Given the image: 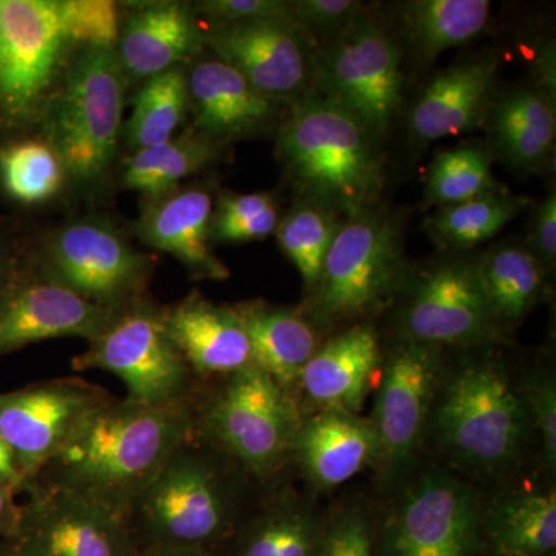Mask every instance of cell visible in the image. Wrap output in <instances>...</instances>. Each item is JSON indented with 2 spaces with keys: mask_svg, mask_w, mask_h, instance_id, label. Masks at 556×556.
<instances>
[{
  "mask_svg": "<svg viewBox=\"0 0 556 556\" xmlns=\"http://www.w3.org/2000/svg\"><path fill=\"white\" fill-rule=\"evenodd\" d=\"M496 72L495 58L485 56L438 73L409 109L413 142L430 146L438 139L482 129L496 97Z\"/></svg>",
  "mask_w": 556,
  "mask_h": 556,
  "instance_id": "cell-22",
  "label": "cell"
},
{
  "mask_svg": "<svg viewBox=\"0 0 556 556\" xmlns=\"http://www.w3.org/2000/svg\"><path fill=\"white\" fill-rule=\"evenodd\" d=\"M236 556H317L320 530L313 514L289 493H273L237 530Z\"/></svg>",
  "mask_w": 556,
  "mask_h": 556,
  "instance_id": "cell-30",
  "label": "cell"
},
{
  "mask_svg": "<svg viewBox=\"0 0 556 556\" xmlns=\"http://www.w3.org/2000/svg\"><path fill=\"white\" fill-rule=\"evenodd\" d=\"M0 127H2V113H0Z\"/></svg>",
  "mask_w": 556,
  "mask_h": 556,
  "instance_id": "cell-51",
  "label": "cell"
},
{
  "mask_svg": "<svg viewBox=\"0 0 556 556\" xmlns=\"http://www.w3.org/2000/svg\"><path fill=\"white\" fill-rule=\"evenodd\" d=\"M0 556H20L9 541H0Z\"/></svg>",
  "mask_w": 556,
  "mask_h": 556,
  "instance_id": "cell-50",
  "label": "cell"
},
{
  "mask_svg": "<svg viewBox=\"0 0 556 556\" xmlns=\"http://www.w3.org/2000/svg\"><path fill=\"white\" fill-rule=\"evenodd\" d=\"M65 27L75 50L115 49L121 28L118 3L112 0H61Z\"/></svg>",
  "mask_w": 556,
  "mask_h": 556,
  "instance_id": "cell-38",
  "label": "cell"
},
{
  "mask_svg": "<svg viewBox=\"0 0 556 556\" xmlns=\"http://www.w3.org/2000/svg\"><path fill=\"white\" fill-rule=\"evenodd\" d=\"M20 493L9 485L0 484V541H10L20 525Z\"/></svg>",
  "mask_w": 556,
  "mask_h": 556,
  "instance_id": "cell-47",
  "label": "cell"
},
{
  "mask_svg": "<svg viewBox=\"0 0 556 556\" xmlns=\"http://www.w3.org/2000/svg\"><path fill=\"white\" fill-rule=\"evenodd\" d=\"M200 56L186 65L193 130L226 146L262 134L276 123L281 104L260 93L214 54Z\"/></svg>",
  "mask_w": 556,
  "mask_h": 556,
  "instance_id": "cell-20",
  "label": "cell"
},
{
  "mask_svg": "<svg viewBox=\"0 0 556 556\" xmlns=\"http://www.w3.org/2000/svg\"><path fill=\"white\" fill-rule=\"evenodd\" d=\"M380 367L378 332L371 325L357 324L318 346L303 368L295 391L300 388L324 409L356 415L375 387Z\"/></svg>",
  "mask_w": 556,
  "mask_h": 556,
  "instance_id": "cell-24",
  "label": "cell"
},
{
  "mask_svg": "<svg viewBox=\"0 0 556 556\" xmlns=\"http://www.w3.org/2000/svg\"><path fill=\"white\" fill-rule=\"evenodd\" d=\"M192 405L197 438L228 456L263 489L276 485L303 419L294 394L252 365L197 383Z\"/></svg>",
  "mask_w": 556,
  "mask_h": 556,
  "instance_id": "cell-4",
  "label": "cell"
},
{
  "mask_svg": "<svg viewBox=\"0 0 556 556\" xmlns=\"http://www.w3.org/2000/svg\"><path fill=\"white\" fill-rule=\"evenodd\" d=\"M131 556H215L204 551H195V548H181V547H139Z\"/></svg>",
  "mask_w": 556,
  "mask_h": 556,
  "instance_id": "cell-49",
  "label": "cell"
},
{
  "mask_svg": "<svg viewBox=\"0 0 556 556\" xmlns=\"http://www.w3.org/2000/svg\"><path fill=\"white\" fill-rule=\"evenodd\" d=\"M163 317L199 382L225 378L254 365L247 332L232 306L215 305L193 291L174 305H163Z\"/></svg>",
  "mask_w": 556,
  "mask_h": 556,
  "instance_id": "cell-23",
  "label": "cell"
},
{
  "mask_svg": "<svg viewBox=\"0 0 556 556\" xmlns=\"http://www.w3.org/2000/svg\"><path fill=\"white\" fill-rule=\"evenodd\" d=\"M291 5L292 21L316 50L342 35L365 9L357 0H291Z\"/></svg>",
  "mask_w": 556,
  "mask_h": 556,
  "instance_id": "cell-39",
  "label": "cell"
},
{
  "mask_svg": "<svg viewBox=\"0 0 556 556\" xmlns=\"http://www.w3.org/2000/svg\"><path fill=\"white\" fill-rule=\"evenodd\" d=\"M131 105L123 130L131 153L169 141L189 112L186 67L167 70L144 80Z\"/></svg>",
  "mask_w": 556,
  "mask_h": 556,
  "instance_id": "cell-33",
  "label": "cell"
},
{
  "mask_svg": "<svg viewBox=\"0 0 556 556\" xmlns=\"http://www.w3.org/2000/svg\"><path fill=\"white\" fill-rule=\"evenodd\" d=\"M317 556H372V532L364 508L348 507L320 533Z\"/></svg>",
  "mask_w": 556,
  "mask_h": 556,
  "instance_id": "cell-41",
  "label": "cell"
},
{
  "mask_svg": "<svg viewBox=\"0 0 556 556\" xmlns=\"http://www.w3.org/2000/svg\"><path fill=\"white\" fill-rule=\"evenodd\" d=\"M204 47L278 104L292 108L313 91L317 50L292 21L211 27Z\"/></svg>",
  "mask_w": 556,
  "mask_h": 556,
  "instance_id": "cell-17",
  "label": "cell"
},
{
  "mask_svg": "<svg viewBox=\"0 0 556 556\" xmlns=\"http://www.w3.org/2000/svg\"><path fill=\"white\" fill-rule=\"evenodd\" d=\"M0 484L11 486L20 495H24L27 490V481L22 477L13 453L2 438H0Z\"/></svg>",
  "mask_w": 556,
  "mask_h": 556,
  "instance_id": "cell-48",
  "label": "cell"
},
{
  "mask_svg": "<svg viewBox=\"0 0 556 556\" xmlns=\"http://www.w3.org/2000/svg\"><path fill=\"white\" fill-rule=\"evenodd\" d=\"M507 189L492 172V153L479 146L442 150L428 167L426 201L444 207Z\"/></svg>",
  "mask_w": 556,
  "mask_h": 556,
  "instance_id": "cell-37",
  "label": "cell"
},
{
  "mask_svg": "<svg viewBox=\"0 0 556 556\" xmlns=\"http://www.w3.org/2000/svg\"><path fill=\"white\" fill-rule=\"evenodd\" d=\"M116 313L36 276L22 262L0 299V358L43 340L79 338L89 343Z\"/></svg>",
  "mask_w": 556,
  "mask_h": 556,
  "instance_id": "cell-18",
  "label": "cell"
},
{
  "mask_svg": "<svg viewBox=\"0 0 556 556\" xmlns=\"http://www.w3.org/2000/svg\"><path fill=\"white\" fill-rule=\"evenodd\" d=\"M547 270L556 265V193L551 190L546 199L536 206L530 230L529 244H526Z\"/></svg>",
  "mask_w": 556,
  "mask_h": 556,
  "instance_id": "cell-44",
  "label": "cell"
},
{
  "mask_svg": "<svg viewBox=\"0 0 556 556\" xmlns=\"http://www.w3.org/2000/svg\"><path fill=\"white\" fill-rule=\"evenodd\" d=\"M126 86L115 49L84 47L70 56L39 123L75 185L108 178L123 138Z\"/></svg>",
  "mask_w": 556,
  "mask_h": 556,
  "instance_id": "cell-6",
  "label": "cell"
},
{
  "mask_svg": "<svg viewBox=\"0 0 556 556\" xmlns=\"http://www.w3.org/2000/svg\"><path fill=\"white\" fill-rule=\"evenodd\" d=\"M495 556H546L556 546L555 490L507 493L484 517Z\"/></svg>",
  "mask_w": 556,
  "mask_h": 556,
  "instance_id": "cell-31",
  "label": "cell"
},
{
  "mask_svg": "<svg viewBox=\"0 0 556 556\" xmlns=\"http://www.w3.org/2000/svg\"><path fill=\"white\" fill-rule=\"evenodd\" d=\"M73 51L61 0H0L2 127L39 123Z\"/></svg>",
  "mask_w": 556,
  "mask_h": 556,
  "instance_id": "cell-11",
  "label": "cell"
},
{
  "mask_svg": "<svg viewBox=\"0 0 556 556\" xmlns=\"http://www.w3.org/2000/svg\"><path fill=\"white\" fill-rule=\"evenodd\" d=\"M313 94L334 102L376 138L386 137L404 100L401 47L367 10L316 51Z\"/></svg>",
  "mask_w": 556,
  "mask_h": 556,
  "instance_id": "cell-9",
  "label": "cell"
},
{
  "mask_svg": "<svg viewBox=\"0 0 556 556\" xmlns=\"http://www.w3.org/2000/svg\"><path fill=\"white\" fill-rule=\"evenodd\" d=\"M338 212L316 201L303 199L280 218L276 229L278 247L298 268L306 291H313L321 265L340 223Z\"/></svg>",
  "mask_w": 556,
  "mask_h": 556,
  "instance_id": "cell-36",
  "label": "cell"
},
{
  "mask_svg": "<svg viewBox=\"0 0 556 556\" xmlns=\"http://www.w3.org/2000/svg\"><path fill=\"white\" fill-rule=\"evenodd\" d=\"M292 456L298 457L311 482L332 489L378 459V438L371 420L340 409H324L302 419Z\"/></svg>",
  "mask_w": 556,
  "mask_h": 556,
  "instance_id": "cell-25",
  "label": "cell"
},
{
  "mask_svg": "<svg viewBox=\"0 0 556 556\" xmlns=\"http://www.w3.org/2000/svg\"><path fill=\"white\" fill-rule=\"evenodd\" d=\"M479 281L501 329L514 328L546 299L547 269L526 244H500L475 260Z\"/></svg>",
  "mask_w": 556,
  "mask_h": 556,
  "instance_id": "cell-28",
  "label": "cell"
},
{
  "mask_svg": "<svg viewBox=\"0 0 556 556\" xmlns=\"http://www.w3.org/2000/svg\"><path fill=\"white\" fill-rule=\"evenodd\" d=\"M225 148L189 127L163 144L131 153L121 179L124 188L141 193L142 201L160 199L222 159Z\"/></svg>",
  "mask_w": 556,
  "mask_h": 556,
  "instance_id": "cell-29",
  "label": "cell"
},
{
  "mask_svg": "<svg viewBox=\"0 0 556 556\" xmlns=\"http://www.w3.org/2000/svg\"><path fill=\"white\" fill-rule=\"evenodd\" d=\"M484 511L477 490L431 468L404 486L388 510L382 556H478Z\"/></svg>",
  "mask_w": 556,
  "mask_h": 556,
  "instance_id": "cell-12",
  "label": "cell"
},
{
  "mask_svg": "<svg viewBox=\"0 0 556 556\" xmlns=\"http://www.w3.org/2000/svg\"><path fill=\"white\" fill-rule=\"evenodd\" d=\"M204 49V30L192 3L149 2L131 7L121 21L115 53L127 83H144L186 67Z\"/></svg>",
  "mask_w": 556,
  "mask_h": 556,
  "instance_id": "cell-21",
  "label": "cell"
},
{
  "mask_svg": "<svg viewBox=\"0 0 556 556\" xmlns=\"http://www.w3.org/2000/svg\"><path fill=\"white\" fill-rule=\"evenodd\" d=\"M22 262L36 276L110 309L148 295L156 266L153 255L138 251L124 230L102 217L64 223Z\"/></svg>",
  "mask_w": 556,
  "mask_h": 556,
  "instance_id": "cell-8",
  "label": "cell"
},
{
  "mask_svg": "<svg viewBox=\"0 0 556 556\" xmlns=\"http://www.w3.org/2000/svg\"><path fill=\"white\" fill-rule=\"evenodd\" d=\"M20 525L9 543L20 556H131L137 551L126 519L86 497L28 485Z\"/></svg>",
  "mask_w": 556,
  "mask_h": 556,
  "instance_id": "cell-16",
  "label": "cell"
},
{
  "mask_svg": "<svg viewBox=\"0 0 556 556\" xmlns=\"http://www.w3.org/2000/svg\"><path fill=\"white\" fill-rule=\"evenodd\" d=\"M484 127L508 167L525 175L538 174L554 153L555 100L533 84L496 94Z\"/></svg>",
  "mask_w": 556,
  "mask_h": 556,
  "instance_id": "cell-27",
  "label": "cell"
},
{
  "mask_svg": "<svg viewBox=\"0 0 556 556\" xmlns=\"http://www.w3.org/2000/svg\"><path fill=\"white\" fill-rule=\"evenodd\" d=\"M192 7L199 20L203 17L211 27L292 21V5L289 0H201L192 3Z\"/></svg>",
  "mask_w": 556,
  "mask_h": 556,
  "instance_id": "cell-40",
  "label": "cell"
},
{
  "mask_svg": "<svg viewBox=\"0 0 556 556\" xmlns=\"http://www.w3.org/2000/svg\"><path fill=\"white\" fill-rule=\"evenodd\" d=\"M401 339L438 348H478L500 339L475 260H439L405 283Z\"/></svg>",
  "mask_w": 556,
  "mask_h": 556,
  "instance_id": "cell-14",
  "label": "cell"
},
{
  "mask_svg": "<svg viewBox=\"0 0 556 556\" xmlns=\"http://www.w3.org/2000/svg\"><path fill=\"white\" fill-rule=\"evenodd\" d=\"M527 204L529 199L511 195L508 189L450 204L428 219V233L441 247L466 251L497 236Z\"/></svg>",
  "mask_w": 556,
  "mask_h": 556,
  "instance_id": "cell-35",
  "label": "cell"
},
{
  "mask_svg": "<svg viewBox=\"0 0 556 556\" xmlns=\"http://www.w3.org/2000/svg\"><path fill=\"white\" fill-rule=\"evenodd\" d=\"M442 348L399 340L382 376L371 424L378 438V464L391 484L412 463L442 378Z\"/></svg>",
  "mask_w": 556,
  "mask_h": 556,
  "instance_id": "cell-15",
  "label": "cell"
},
{
  "mask_svg": "<svg viewBox=\"0 0 556 556\" xmlns=\"http://www.w3.org/2000/svg\"><path fill=\"white\" fill-rule=\"evenodd\" d=\"M214 197L204 186H181L160 199L142 201L131 233L144 247L177 258L192 280L225 281L230 270L212 243Z\"/></svg>",
  "mask_w": 556,
  "mask_h": 556,
  "instance_id": "cell-19",
  "label": "cell"
},
{
  "mask_svg": "<svg viewBox=\"0 0 556 556\" xmlns=\"http://www.w3.org/2000/svg\"><path fill=\"white\" fill-rule=\"evenodd\" d=\"M492 13L486 0H412L402 7V27L424 64L485 30Z\"/></svg>",
  "mask_w": 556,
  "mask_h": 556,
  "instance_id": "cell-32",
  "label": "cell"
},
{
  "mask_svg": "<svg viewBox=\"0 0 556 556\" xmlns=\"http://www.w3.org/2000/svg\"><path fill=\"white\" fill-rule=\"evenodd\" d=\"M527 408L533 428L540 431L546 467H556V380L551 371H536L527 380L525 391Z\"/></svg>",
  "mask_w": 556,
  "mask_h": 556,
  "instance_id": "cell-42",
  "label": "cell"
},
{
  "mask_svg": "<svg viewBox=\"0 0 556 556\" xmlns=\"http://www.w3.org/2000/svg\"><path fill=\"white\" fill-rule=\"evenodd\" d=\"M254 486L260 485L192 431L131 506L126 522L135 546L214 554L251 514Z\"/></svg>",
  "mask_w": 556,
  "mask_h": 556,
  "instance_id": "cell-2",
  "label": "cell"
},
{
  "mask_svg": "<svg viewBox=\"0 0 556 556\" xmlns=\"http://www.w3.org/2000/svg\"><path fill=\"white\" fill-rule=\"evenodd\" d=\"M113 394L80 378H58L0 391V438L27 489Z\"/></svg>",
  "mask_w": 556,
  "mask_h": 556,
  "instance_id": "cell-13",
  "label": "cell"
},
{
  "mask_svg": "<svg viewBox=\"0 0 556 556\" xmlns=\"http://www.w3.org/2000/svg\"><path fill=\"white\" fill-rule=\"evenodd\" d=\"M450 459L475 473H501L518 463L532 419L506 365L493 357L464 361L442 376L430 413Z\"/></svg>",
  "mask_w": 556,
  "mask_h": 556,
  "instance_id": "cell-5",
  "label": "cell"
},
{
  "mask_svg": "<svg viewBox=\"0 0 556 556\" xmlns=\"http://www.w3.org/2000/svg\"><path fill=\"white\" fill-rule=\"evenodd\" d=\"M67 179L60 155L42 137L0 142V188L14 203H47Z\"/></svg>",
  "mask_w": 556,
  "mask_h": 556,
  "instance_id": "cell-34",
  "label": "cell"
},
{
  "mask_svg": "<svg viewBox=\"0 0 556 556\" xmlns=\"http://www.w3.org/2000/svg\"><path fill=\"white\" fill-rule=\"evenodd\" d=\"M22 258L24 254L20 244L14 241L9 230L0 226V299L20 273Z\"/></svg>",
  "mask_w": 556,
  "mask_h": 556,
  "instance_id": "cell-46",
  "label": "cell"
},
{
  "mask_svg": "<svg viewBox=\"0 0 556 556\" xmlns=\"http://www.w3.org/2000/svg\"><path fill=\"white\" fill-rule=\"evenodd\" d=\"M280 218L277 204H274V206L258 214L257 217L212 233V243H247V241L266 239V237L276 232Z\"/></svg>",
  "mask_w": 556,
  "mask_h": 556,
  "instance_id": "cell-45",
  "label": "cell"
},
{
  "mask_svg": "<svg viewBox=\"0 0 556 556\" xmlns=\"http://www.w3.org/2000/svg\"><path fill=\"white\" fill-rule=\"evenodd\" d=\"M230 306L247 332L255 367L294 394L303 368L320 346L313 321L303 311L263 300Z\"/></svg>",
  "mask_w": 556,
  "mask_h": 556,
  "instance_id": "cell-26",
  "label": "cell"
},
{
  "mask_svg": "<svg viewBox=\"0 0 556 556\" xmlns=\"http://www.w3.org/2000/svg\"><path fill=\"white\" fill-rule=\"evenodd\" d=\"M274 204L276 200L268 192L222 193L214 208L212 233L257 217Z\"/></svg>",
  "mask_w": 556,
  "mask_h": 556,
  "instance_id": "cell-43",
  "label": "cell"
},
{
  "mask_svg": "<svg viewBox=\"0 0 556 556\" xmlns=\"http://www.w3.org/2000/svg\"><path fill=\"white\" fill-rule=\"evenodd\" d=\"M192 394L160 405L113 396L30 484L67 490L126 519L192 434Z\"/></svg>",
  "mask_w": 556,
  "mask_h": 556,
  "instance_id": "cell-1",
  "label": "cell"
},
{
  "mask_svg": "<svg viewBox=\"0 0 556 556\" xmlns=\"http://www.w3.org/2000/svg\"><path fill=\"white\" fill-rule=\"evenodd\" d=\"M375 137L346 110L309 93L278 130L277 155L303 199L343 217L376 207L386 167Z\"/></svg>",
  "mask_w": 556,
  "mask_h": 556,
  "instance_id": "cell-3",
  "label": "cell"
},
{
  "mask_svg": "<svg viewBox=\"0 0 556 556\" xmlns=\"http://www.w3.org/2000/svg\"><path fill=\"white\" fill-rule=\"evenodd\" d=\"M407 280L401 228L387 212L368 208L340 223L306 317L321 325L361 320L386 308Z\"/></svg>",
  "mask_w": 556,
  "mask_h": 556,
  "instance_id": "cell-7",
  "label": "cell"
},
{
  "mask_svg": "<svg viewBox=\"0 0 556 556\" xmlns=\"http://www.w3.org/2000/svg\"><path fill=\"white\" fill-rule=\"evenodd\" d=\"M75 371H105L126 387V397L160 405L190 396L199 380L179 353L152 295L118 309L109 327L72 358Z\"/></svg>",
  "mask_w": 556,
  "mask_h": 556,
  "instance_id": "cell-10",
  "label": "cell"
}]
</instances>
